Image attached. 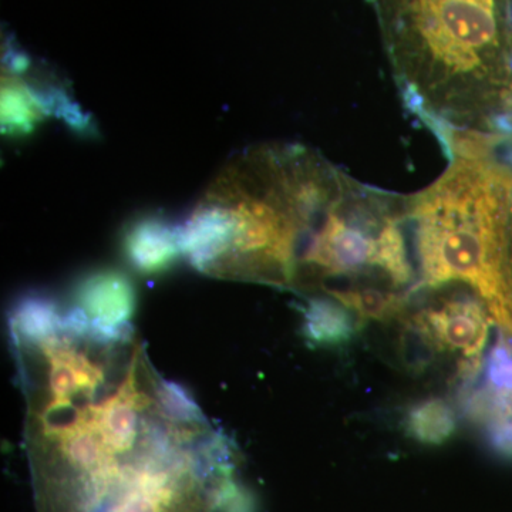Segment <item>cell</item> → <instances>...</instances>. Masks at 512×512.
<instances>
[{
    "instance_id": "obj_7",
    "label": "cell",
    "mask_w": 512,
    "mask_h": 512,
    "mask_svg": "<svg viewBox=\"0 0 512 512\" xmlns=\"http://www.w3.org/2000/svg\"><path fill=\"white\" fill-rule=\"evenodd\" d=\"M124 252L141 274H161L183 255L180 228L157 215L140 218L124 235Z\"/></svg>"
},
{
    "instance_id": "obj_2",
    "label": "cell",
    "mask_w": 512,
    "mask_h": 512,
    "mask_svg": "<svg viewBox=\"0 0 512 512\" xmlns=\"http://www.w3.org/2000/svg\"><path fill=\"white\" fill-rule=\"evenodd\" d=\"M348 178L302 144L249 147L229 158L181 225L183 255L211 278L298 289Z\"/></svg>"
},
{
    "instance_id": "obj_6",
    "label": "cell",
    "mask_w": 512,
    "mask_h": 512,
    "mask_svg": "<svg viewBox=\"0 0 512 512\" xmlns=\"http://www.w3.org/2000/svg\"><path fill=\"white\" fill-rule=\"evenodd\" d=\"M79 308L97 328L114 329L130 323L136 292L126 275L100 271L86 276L76 288Z\"/></svg>"
},
{
    "instance_id": "obj_1",
    "label": "cell",
    "mask_w": 512,
    "mask_h": 512,
    "mask_svg": "<svg viewBox=\"0 0 512 512\" xmlns=\"http://www.w3.org/2000/svg\"><path fill=\"white\" fill-rule=\"evenodd\" d=\"M42 512H211L237 448L158 375L133 326L26 296L9 319Z\"/></svg>"
},
{
    "instance_id": "obj_5",
    "label": "cell",
    "mask_w": 512,
    "mask_h": 512,
    "mask_svg": "<svg viewBox=\"0 0 512 512\" xmlns=\"http://www.w3.org/2000/svg\"><path fill=\"white\" fill-rule=\"evenodd\" d=\"M429 329L440 352L460 353L464 360H481L490 312L480 298L453 296L417 313Z\"/></svg>"
},
{
    "instance_id": "obj_3",
    "label": "cell",
    "mask_w": 512,
    "mask_h": 512,
    "mask_svg": "<svg viewBox=\"0 0 512 512\" xmlns=\"http://www.w3.org/2000/svg\"><path fill=\"white\" fill-rule=\"evenodd\" d=\"M407 109L450 147L512 131L497 0H376Z\"/></svg>"
},
{
    "instance_id": "obj_14",
    "label": "cell",
    "mask_w": 512,
    "mask_h": 512,
    "mask_svg": "<svg viewBox=\"0 0 512 512\" xmlns=\"http://www.w3.org/2000/svg\"><path fill=\"white\" fill-rule=\"evenodd\" d=\"M511 237H512V208H511Z\"/></svg>"
},
{
    "instance_id": "obj_10",
    "label": "cell",
    "mask_w": 512,
    "mask_h": 512,
    "mask_svg": "<svg viewBox=\"0 0 512 512\" xmlns=\"http://www.w3.org/2000/svg\"><path fill=\"white\" fill-rule=\"evenodd\" d=\"M325 293L329 298L342 303L357 319L379 322L402 315L410 295V292L380 285L342 286Z\"/></svg>"
},
{
    "instance_id": "obj_4",
    "label": "cell",
    "mask_w": 512,
    "mask_h": 512,
    "mask_svg": "<svg viewBox=\"0 0 512 512\" xmlns=\"http://www.w3.org/2000/svg\"><path fill=\"white\" fill-rule=\"evenodd\" d=\"M485 144L451 157L436 183L410 197L421 288L464 284L512 335V171Z\"/></svg>"
},
{
    "instance_id": "obj_12",
    "label": "cell",
    "mask_w": 512,
    "mask_h": 512,
    "mask_svg": "<svg viewBox=\"0 0 512 512\" xmlns=\"http://www.w3.org/2000/svg\"><path fill=\"white\" fill-rule=\"evenodd\" d=\"M400 352L404 363L417 373L423 372L440 352L429 329L417 313L404 325L400 336Z\"/></svg>"
},
{
    "instance_id": "obj_8",
    "label": "cell",
    "mask_w": 512,
    "mask_h": 512,
    "mask_svg": "<svg viewBox=\"0 0 512 512\" xmlns=\"http://www.w3.org/2000/svg\"><path fill=\"white\" fill-rule=\"evenodd\" d=\"M50 117L45 101L28 77L12 67L2 66V133L28 136Z\"/></svg>"
},
{
    "instance_id": "obj_13",
    "label": "cell",
    "mask_w": 512,
    "mask_h": 512,
    "mask_svg": "<svg viewBox=\"0 0 512 512\" xmlns=\"http://www.w3.org/2000/svg\"><path fill=\"white\" fill-rule=\"evenodd\" d=\"M488 417V439L501 456L512 458V390L494 392L480 413Z\"/></svg>"
},
{
    "instance_id": "obj_9",
    "label": "cell",
    "mask_w": 512,
    "mask_h": 512,
    "mask_svg": "<svg viewBox=\"0 0 512 512\" xmlns=\"http://www.w3.org/2000/svg\"><path fill=\"white\" fill-rule=\"evenodd\" d=\"M303 338L313 346L345 345L355 336L356 316L329 296H312L303 306Z\"/></svg>"
},
{
    "instance_id": "obj_11",
    "label": "cell",
    "mask_w": 512,
    "mask_h": 512,
    "mask_svg": "<svg viewBox=\"0 0 512 512\" xmlns=\"http://www.w3.org/2000/svg\"><path fill=\"white\" fill-rule=\"evenodd\" d=\"M456 414L443 399H427L414 404L404 417V430L417 443L441 446L456 433Z\"/></svg>"
}]
</instances>
